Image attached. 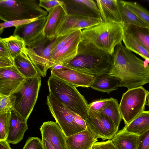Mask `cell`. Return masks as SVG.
<instances>
[{
	"label": "cell",
	"mask_w": 149,
	"mask_h": 149,
	"mask_svg": "<svg viewBox=\"0 0 149 149\" xmlns=\"http://www.w3.org/2000/svg\"><path fill=\"white\" fill-rule=\"evenodd\" d=\"M111 58L108 73L120 79V87L129 89L149 83V62L138 58L122 43L116 47Z\"/></svg>",
	"instance_id": "1"
},
{
	"label": "cell",
	"mask_w": 149,
	"mask_h": 149,
	"mask_svg": "<svg viewBox=\"0 0 149 149\" xmlns=\"http://www.w3.org/2000/svg\"><path fill=\"white\" fill-rule=\"evenodd\" d=\"M124 33L120 23L104 22L81 30V42L90 44L111 56L122 43Z\"/></svg>",
	"instance_id": "2"
},
{
	"label": "cell",
	"mask_w": 149,
	"mask_h": 149,
	"mask_svg": "<svg viewBox=\"0 0 149 149\" xmlns=\"http://www.w3.org/2000/svg\"><path fill=\"white\" fill-rule=\"evenodd\" d=\"M111 62V55L81 41L76 56L64 65L96 77L108 72Z\"/></svg>",
	"instance_id": "3"
},
{
	"label": "cell",
	"mask_w": 149,
	"mask_h": 149,
	"mask_svg": "<svg viewBox=\"0 0 149 149\" xmlns=\"http://www.w3.org/2000/svg\"><path fill=\"white\" fill-rule=\"evenodd\" d=\"M47 85L49 93L85 120L88 104L76 87L52 74L48 79Z\"/></svg>",
	"instance_id": "4"
},
{
	"label": "cell",
	"mask_w": 149,
	"mask_h": 149,
	"mask_svg": "<svg viewBox=\"0 0 149 149\" xmlns=\"http://www.w3.org/2000/svg\"><path fill=\"white\" fill-rule=\"evenodd\" d=\"M47 104L56 122L66 137L87 129L84 120L51 94L47 97Z\"/></svg>",
	"instance_id": "5"
},
{
	"label": "cell",
	"mask_w": 149,
	"mask_h": 149,
	"mask_svg": "<svg viewBox=\"0 0 149 149\" xmlns=\"http://www.w3.org/2000/svg\"><path fill=\"white\" fill-rule=\"evenodd\" d=\"M47 14L37 0L0 1V19L4 22L39 18Z\"/></svg>",
	"instance_id": "6"
},
{
	"label": "cell",
	"mask_w": 149,
	"mask_h": 149,
	"mask_svg": "<svg viewBox=\"0 0 149 149\" xmlns=\"http://www.w3.org/2000/svg\"><path fill=\"white\" fill-rule=\"evenodd\" d=\"M148 91L143 86L128 89L122 95L119 109L125 125L145 111Z\"/></svg>",
	"instance_id": "7"
},
{
	"label": "cell",
	"mask_w": 149,
	"mask_h": 149,
	"mask_svg": "<svg viewBox=\"0 0 149 149\" xmlns=\"http://www.w3.org/2000/svg\"><path fill=\"white\" fill-rule=\"evenodd\" d=\"M41 86V77L39 74L26 81L16 93L15 110L27 120L33 110L38 98Z\"/></svg>",
	"instance_id": "8"
},
{
	"label": "cell",
	"mask_w": 149,
	"mask_h": 149,
	"mask_svg": "<svg viewBox=\"0 0 149 149\" xmlns=\"http://www.w3.org/2000/svg\"><path fill=\"white\" fill-rule=\"evenodd\" d=\"M85 120L87 129L97 138L104 140L111 139L118 132L112 120L101 113L88 109Z\"/></svg>",
	"instance_id": "9"
},
{
	"label": "cell",
	"mask_w": 149,
	"mask_h": 149,
	"mask_svg": "<svg viewBox=\"0 0 149 149\" xmlns=\"http://www.w3.org/2000/svg\"><path fill=\"white\" fill-rule=\"evenodd\" d=\"M47 16L29 23L15 27L13 35L22 38L27 47L33 49L45 39L44 28Z\"/></svg>",
	"instance_id": "10"
},
{
	"label": "cell",
	"mask_w": 149,
	"mask_h": 149,
	"mask_svg": "<svg viewBox=\"0 0 149 149\" xmlns=\"http://www.w3.org/2000/svg\"><path fill=\"white\" fill-rule=\"evenodd\" d=\"M57 38L51 41L46 46L42 44L34 49L26 47L27 55L35 66L40 75L44 77L46 76L47 71L56 64L51 58L52 47L55 43Z\"/></svg>",
	"instance_id": "11"
},
{
	"label": "cell",
	"mask_w": 149,
	"mask_h": 149,
	"mask_svg": "<svg viewBox=\"0 0 149 149\" xmlns=\"http://www.w3.org/2000/svg\"><path fill=\"white\" fill-rule=\"evenodd\" d=\"M26 80L15 66L0 68V94L9 96L15 94Z\"/></svg>",
	"instance_id": "12"
},
{
	"label": "cell",
	"mask_w": 149,
	"mask_h": 149,
	"mask_svg": "<svg viewBox=\"0 0 149 149\" xmlns=\"http://www.w3.org/2000/svg\"><path fill=\"white\" fill-rule=\"evenodd\" d=\"M102 22V18L68 14L57 32L56 37L63 36L78 30L88 28Z\"/></svg>",
	"instance_id": "13"
},
{
	"label": "cell",
	"mask_w": 149,
	"mask_h": 149,
	"mask_svg": "<svg viewBox=\"0 0 149 149\" xmlns=\"http://www.w3.org/2000/svg\"><path fill=\"white\" fill-rule=\"evenodd\" d=\"M50 69L51 74L75 87H90L95 79V76L68 67L59 70Z\"/></svg>",
	"instance_id": "14"
},
{
	"label": "cell",
	"mask_w": 149,
	"mask_h": 149,
	"mask_svg": "<svg viewBox=\"0 0 149 149\" xmlns=\"http://www.w3.org/2000/svg\"><path fill=\"white\" fill-rule=\"evenodd\" d=\"M67 15L64 3L51 9L47 16L44 28L45 37L50 41L55 39L61 25Z\"/></svg>",
	"instance_id": "15"
},
{
	"label": "cell",
	"mask_w": 149,
	"mask_h": 149,
	"mask_svg": "<svg viewBox=\"0 0 149 149\" xmlns=\"http://www.w3.org/2000/svg\"><path fill=\"white\" fill-rule=\"evenodd\" d=\"M40 129L42 138L46 140L55 149H68L66 136L57 123L44 122Z\"/></svg>",
	"instance_id": "16"
},
{
	"label": "cell",
	"mask_w": 149,
	"mask_h": 149,
	"mask_svg": "<svg viewBox=\"0 0 149 149\" xmlns=\"http://www.w3.org/2000/svg\"><path fill=\"white\" fill-rule=\"evenodd\" d=\"M68 14L102 18L96 1L92 0L63 1Z\"/></svg>",
	"instance_id": "17"
},
{
	"label": "cell",
	"mask_w": 149,
	"mask_h": 149,
	"mask_svg": "<svg viewBox=\"0 0 149 149\" xmlns=\"http://www.w3.org/2000/svg\"><path fill=\"white\" fill-rule=\"evenodd\" d=\"M81 30L76 31L74 36L52 58L56 64L65 65L77 55L81 41Z\"/></svg>",
	"instance_id": "18"
},
{
	"label": "cell",
	"mask_w": 149,
	"mask_h": 149,
	"mask_svg": "<svg viewBox=\"0 0 149 149\" xmlns=\"http://www.w3.org/2000/svg\"><path fill=\"white\" fill-rule=\"evenodd\" d=\"M28 129L27 120L15 109L11 112L10 122L6 140L9 143L17 144L23 138L24 134Z\"/></svg>",
	"instance_id": "19"
},
{
	"label": "cell",
	"mask_w": 149,
	"mask_h": 149,
	"mask_svg": "<svg viewBox=\"0 0 149 149\" xmlns=\"http://www.w3.org/2000/svg\"><path fill=\"white\" fill-rule=\"evenodd\" d=\"M94 134L88 129L66 137L68 149H90L97 141Z\"/></svg>",
	"instance_id": "20"
},
{
	"label": "cell",
	"mask_w": 149,
	"mask_h": 149,
	"mask_svg": "<svg viewBox=\"0 0 149 149\" xmlns=\"http://www.w3.org/2000/svg\"><path fill=\"white\" fill-rule=\"evenodd\" d=\"M96 1L103 22L121 24L117 0H96Z\"/></svg>",
	"instance_id": "21"
},
{
	"label": "cell",
	"mask_w": 149,
	"mask_h": 149,
	"mask_svg": "<svg viewBox=\"0 0 149 149\" xmlns=\"http://www.w3.org/2000/svg\"><path fill=\"white\" fill-rule=\"evenodd\" d=\"M120 79L110 75L108 72L97 76L90 87L95 90L109 93L120 87Z\"/></svg>",
	"instance_id": "22"
},
{
	"label": "cell",
	"mask_w": 149,
	"mask_h": 149,
	"mask_svg": "<svg viewBox=\"0 0 149 149\" xmlns=\"http://www.w3.org/2000/svg\"><path fill=\"white\" fill-rule=\"evenodd\" d=\"M139 136L123 129L111 140L116 149H138Z\"/></svg>",
	"instance_id": "23"
},
{
	"label": "cell",
	"mask_w": 149,
	"mask_h": 149,
	"mask_svg": "<svg viewBox=\"0 0 149 149\" xmlns=\"http://www.w3.org/2000/svg\"><path fill=\"white\" fill-rule=\"evenodd\" d=\"M0 45L5 48L9 55L14 59L25 52L27 47L22 38L13 35L6 38H0Z\"/></svg>",
	"instance_id": "24"
},
{
	"label": "cell",
	"mask_w": 149,
	"mask_h": 149,
	"mask_svg": "<svg viewBox=\"0 0 149 149\" xmlns=\"http://www.w3.org/2000/svg\"><path fill=\"white\" fill-rule=\"evenodd\" d=\"M123 129L139 136L147 131L149 129V110L142 112Z\"/></svg>",
	"instance_id": "25"
},
{
	"label": "cell",
	"mask_w": 149,
	"mask_h": 149,
	"mask_svg": "<svg viewBox=\"0 0 149 149\" xmlns=\"http://www.w3.org/2000/svg\"><path fill=\"white\" fill-rule=\"evenodd\" d=\"M26 52L15 58V66L24 77L29 79L34 77L39 73L28 57Z\"/></svg>",
	"instance_id": "26"
},
{
	"label": "cell",
	"mask_w": 149,
	"mask_h": 149,
	"mask_svg": "<svg viewBox=\"0 0 149 149\" xmlns=\"http://www.w3.org/2000/svg\"><path fill=\"white\" fill-rule=\"evenodd\" d=\"M117 3L121 24L133 25L149 28L146 24L141 20L124 5L123 1L117 0Z\"/></svg>",
	"instance_id": "27"
},
{
	"label": "cell",
	"mask_w": 149,
	"mask_h": 149,
	"mask_svg": "<svg viewBox=\"0 0 149 149\" xmlns=\"http://www.w3.org/2000/svg\"><path fill=\"white\" fill-rule=\"evenodd\" d=\"M123 41L126 48L149 62V52L132 36L124 31Z\"/></svg>",
	"instance_id": "28"
},
{
	"label": "cell",
	"mask_w": 149,
	"mask_h": 149,
	"mask_svg": "<svg viewBox=\"0 0 149 149\" xmlns=\"http://www.w3.org/2000/svg\"><path fill=\"white\" fill-rule=\"evenodd\" d=\"M124 31L132 36L149 52V28L122 24Z\"/></svg>",
	"instance_id": "29"
},
{
	"label": "cell",
	"mask_w": 149,
	"mask_h": 149,
	"mask_svg": "<svg viewBox=\"0 0 149 149\" xmlns=\"http://www.w3.org/2000/svg\"><path fill=\"white\" fill-rule=\"evenodd\" d=\"M111 98V100L109 105L100 113L110 118L118 130L122 119L119 104L116 99Z\"/></svg>",
	"instance_id": "30"
},
{
	"label": "cell",
	"mask_w": 149,
	"mask_h": 149,
	"mask_svg": "<svg viewBox=\"0 0 149 149\" xmlns=\"http://www.w3.org/2000/svg\"><path fill=\"white\" fill-rule=\"evenodd\" d=\"M124 5L149 26V11L135 2L123 1Z\"/></svg>",
	"instance_id": "31"
},
{
	"label": "cell",
	"mask_w": 149,
	"mask_h": 149,
	"mask_svg": "<svg viewBox=\"0 0 149 149\" xmlns=\"http://www.w3.org/2000/svg\"><path fill=\"white\" fill-rule=\"evenodd\" d=\"M16 100V97L14 94L9 96L0 94V115L14 110Z\"/></svg>",
	"instance_id": "32"
},
{
	"label": "cell",
	"mask_w": 149,
	"mask_h": 149,
	"mask_svg": "<svg viewBox=\"0 0 149 149\" xmlns=\"http://www.w3.org/2000/svg\"><path fill=\"white\" fill-rule=\"evenodd\" d=\"M11 112L0 115V141L6 140L10 124Z\"/></svg>",
	"instance_id": "33"
},
{
	"label": "cell",
	"mask_w": 149,
	"mask_h": 149,
	"mask_svg": "<svg viewBox=\"0 0 149 149\" xmlns=\"http://www.w3.org/2000/svg\"><path fill=\"white\" fill-rule=\"evenodd\" d=\"M76 31L63 36L56 37V41L52 50V58L60 49L72 38L75 35Z\"/></svg>",
	"instance_id": "34"
},
{
	"label": "cell",
	"mask_w": 149,
	"mask_h": 149,
	"mask_svg": "<svg viewBox=\"0 0 149 149\" xmlns=\"http://www.w3.org/2000/svg\"><path fill=\"white\" fill-rule=\"evenodd\" d=\"M111 98L100 99L94 101L88 104V109L100 113L109 104Z\"/></svg>",
	"instance_id": "35"
},
{
	"label": "cell",
	"mask_w": 149,
	"mask_h": 149,
	"mask_svg": "<svg viewBox=\"0 0 149 149\" xmlns=\"http://www.w3.org/2000/svg\"><path fill=\"white\" fill-rule=\"evenodd\" d=\"M38 18H36L27 19L17 20L1 23L0 24V33L4 28L13 26L16 27L28 24L38 19Z\"/></svg>",
	"instance_id": "36"
},
{
	"label": "cell",
	"mask_w": 149,
	"mask_h": 149,
	"mask_svg": "<svg viewBox=\"0 0 149 149\" xmlns=\"http://www.w3.org/2000/svg\"><path fill=\"white\" fill-rule=\"evenodd\" d=\"M23 149H44L42 141L38 137H29Z\"/></svg>",
	"instance_id": "37"
},
{
	"label": "cell",
	"mask_w": 149,
	"mask_h": 149,
	"mask_svg": "<svg viewBox=\"0 0 149 149\" xmlns=\"http://www.w3.org/2000/svg\"><path fill=\"white\" fill-rule=\"evenodd\" d=\"M63 1L58 0H40L39 6L48 12L52 9L64 3Z\"/></svg>",
	"instance_id": "38"
},
{
	"label": "cell",
	"mask_w": 149,
	"mask_h": 149,
	"mask_svg": "<svg viewBox=\"0 0 149 149\" xmlns=\"http://www.w3.org/2000/svg\"><path fill=\"white\" fill-rule=\"evenodd\" d=\"M138 149H149V129L139 135Z\"/></svg>",
	"instance_id": "39"
},
{
	"label": "cell",
	"mask_w": 149,
	"mask_h": 149,
	"mask_svg": "<svg viewBox=\"0 0 149 149\" xmlns=\"http://www.w3.org/2000/svg\"><path fill=\"white\" fill-rule=\"evenodd\" d=\"M92 148L93 149H116L111 139L105 141L97 142Z\"/></svg>",
	"instance_id": "40"
},
{
	"label": "cell",
	"mask_w": 149,
	"mask_h": 149,
	"mask_svg": "<svg viewBox=\"0 0 149 149\" xmlns=\"http://www.w3.org/2000/svg\"><path fill=\"white\" fill-rule=\"evenodd\" d=\"M15 66V59L10 56L0 57V68Z\"/></svg>",
	"instance_id": "41"
},
{
	"label": "cell",
	"mask_w": 149,
	"mask_h": 149,
	"mask_svg": "<svg viewBox=\"0 0 149 149\" xmlns=\"http://www.w3.org/2000/svg\"><path fill=\"white\" fill-rule=\"evenodd\" d=\"M6 140L0 141V149H12Z\"/></svg>",
	"instance_id": "42"
},
{
	"label": "cell",
	"mask_w": 149,
	"mask_h": 149,
	"mask_svg": "<svg viewBox=\"0 0 149 149\" xmlns=\"http://www.w3.org/2000/svg\"><path fill=\"white\" fill-rule=\"evenodd\" d=\"M42 141L44 149H55L45 139L42 138Z\"/></svg>",
	"instance_id": "43"
},
{
	"label": "cell",
	"mask_w": 149,
	"mask_h": 149,
	"mask_svg": "<svg viewBox=\"0 0 149 149\" xmlns=\"http://www.w3.org/2000/svg\"><path fill=\"white\" fill-rule=\"evenodd\" d=\"M146 104L149 107V96H148L147 99Z\"/></svg>",
	"instance_id": "44"
},
{
	"label": "cell",
	"mask_w": 149,
	"mask_h": 149,
	"mask_svg": "<svg viewBox=\"0 0 149 149\" xmlns=\"http://www.w3.org/2000/svg\"><path fill=\"white\" fill-rule=\"evenodd\" d=\"M148 96H149V91L148 92Z\"/></svg>",
	"instance_id": "45"
},
{
	"label": "cell",
	"mask_w": 149,
	"mask_h": 149,
	"mask_svg": "<svg viewBox=\"0 0 149 149\" xmlns=\"http://www.w3.org/2000/svg\"><path fill=\"white\" fill-rule=\"evenodd\" d=\"M90 149H93L92 147Z\"/></svg>",
	"instance_id": "46"
}]
</instances>
